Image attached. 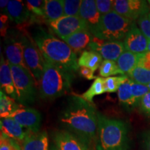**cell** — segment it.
<instances>
[{
  "mask_svg": "<svg viewBox=\"0 0 150 150\" xmlns=\"http://www.w3.org/2000/svg\"><path fill=\"white\" fill-rule=\"evenodd\" d=\"M74 73L45 59L44 70L40 79V97L54 100L70 91L74 80Z\"/></svg>",
  "mask_w": 150,
  "mask_h": 150,
  "instance_id": "277c9868",
  "label": "cell"
},
{
  "mask_svg": "<svg viewBox=\"0 0 150 150\" xmlns=\"http://www.w3.org/2000/svg\"><path fill=\"white\" fill-rule=\"evenodd\" d=\"M95 3L101 16L113 11L114 1L112 0H96Z\"/></svg>",
  "mask_w": 150,
  "mask_h": 150,
  "instance_id": "836d02e7",
  "label": "cell"
},
{
  "mask_svg": "<svg viewBox=\"0 0 150 150\" xmlns=\"http://www.w3.org/2000/svg\"><path fill=\"white\" fill-rule=\"evenodd\" d=\"M126 51L134 54H146L148 52V39L136 25L131 28L124 39Z\"/></svg>",
  "mask_w": 150,
  "mask_h": 150,
  "instance_id": "4fadbf2b",
  "label": "cell"
},
{
  "mask_svg": "<svg viewBox=\"0 0 150 150\" xmlns=\"http://www.w3.org/2000/svg\"><path fill=\"white\" fill-rule=\"evenodd\" d=\"M32 38L44 59L72 73L79 70L76 54L64 41L40 27L33 31Z\"/></svg>",
  "mask_w": 150,
  "mask_h": 150,
  "instance_id": "7a4b0ae2",
  "label": "cell"
},
{
  "mask_svg": "<svg viewBox=\"0 0 150 150\" xmlns=\"http://www.w3.org/2000/svg\"><path fill=\"white\" fill-rule=\"evenodd\" d=\"M54 141L60 150H96L95 142L67 130L56 131Z\"/></svg>",
  "mask_w": 150,
  "mask_h": 150,
  "instance_id": "ba28073f",
  "label": "cell"
},
{
  "mask_svg": "<svg viewBox=\"0 0 150 150\" xmlns=\"http://www.w3.org/2000/svg\"><path fill=\"white\" fill-rule=\"evenodd\" d=\"M126 75L110 76L105 79V91L106 93H115L118 91L120 86L128 80Z\"/></svg>",
  "mask_w": 150,
  "mask_h": 150,
  "instance_id": "f1b7e54d",
  "label": "cell"
},
{
  "mask_svg": "<svg viewBox=\"0 0 150 150\" xmlns=\"http://www.w3.org/2000/svg\"><path fill=\"white\" fill-rule=\"evenodd\" d=\"M24 59L26 65L37 82H40L44 70L45 59L33 40L28 35H22Z\"/></svg>",
  "mask_w": 150,
  "mask_h": 150,
  "instance_id": "52a82bcc",
  "label": "cell"
},
{
  "mask_svg": "<svg viewBox=\"0 0 150 150\" xmlns=\"http://www.w3.org/2000/svg\"><path fill=\"white\" fill-rule=\"evenodd\" d=\"M106 93L105 91V79L103 77H96L91 88L86 91L81 97L87 102L93 103L94 97L96 95H102Z\"/></svg>",
  "mask_w": 150,
  "mask_h": 150,
  "instance_id": "d4e9b609",
  "label": "cell"
},
{
  "mask_svg": "<svg viewBox=\"0 0 150 150\" xmlns=\"http://www.w3.org/2000/svg\"><path fill=\"white\" fill-rule=\"evenodd\" d=\"M131 89L133 96H134L135 100L136 101L137 103H139L142 97L145 96L146 94L150 92L148 86L136 83V82H134L133 81H131Z\"/></svg>",
  "mask_w": 150,
  "mask_h": 150,
  "instance_id": "d6a6232c",
  "label": "cell"
},
{
  "mask_svg": "<svg viewBox=\"0 0 150 150\" xmlns=\"http://www.w3.org/2000/svg\"><path fill=\"white\" fill-rule=\"evenodd\" d=\"M0 128L1 133L18 142H23L29 134L27 129L24 128L12 117L1 118Z\"/></svg>",
  "mask_w": 150,
  "mask_h": 150,
  "instance_id": "9a60e30c",
  "label": "cell"
},
{
  "mask_svg": "<svg viewBox=\"0 0 150 150\" xmlns=\"http://www.w3.org/2000/svg\"><path fill=\"white\" fill-rule=\"evenodd\" d=\"M140 108L145 114L150 115V92L142 97L139 102Z\"/></svg>",
  "mask_w": 150,
  "mask_h": 150,
  "instance_id": "d590c367",
  "label": "cell"
},
{
  "mask_svg": "<svg viewBox=\"0 0 150 150\" xmlns=\"http://www.w3.org/2000/svg\"><path fill=\"white\" fill-rule=\"evenodd\" d=\"M119 74L125 75L118 67L116 61H110V60H104L102 61L99 67V75L102 77L108 78L111 76L112 75Z\"/></svg>",
  "mask_w": 150,
  "mask_h": 150,
  "instance_id": "83f0119b",
  "label": "cell"
},
{
  "mask_svg": "<svg viewBox=\"0 0 150 150\" xmlns=\"http://www.w3.org/2000/svg\"><path fill=\"white\" fill-rule=\"evenodd\" d=\"M28 9L38 16L45 17V1L42 0H27L25 1Z\"/></svg>",
  "mask_w": 150,
  "mask_h": 150,
  "instance_id": "1f68e13d",
  "label": "cell"
},
{
  "mask_svg": "<svg viewBox=\"0 0 150 150\" xmlns=\"http://www.w3.org/2000/svg\"><path fill=\"white\" fill-rule=\"evenodd\" d=\"M30 12L26 3L22 1H9L7 16L11 21L22 24L27 21L30 16Z\"/></svg>",
  "mask_w": 150,
  "mask_h": 150,
  "instance_id": "ffe728a7",
  "label": "cell"
},
{
  "mask_svg": "<svg viewBox=\"0 0 150 150\" xmlns=\"http://www.w3.org/2000/svg\"><path fill=\"white\" fill-rule=\"evenodd\" d=\"M79 72L81 76H83L85 79H87L88 80H92L95 78V75H94V72L91 70V69L88 68L86 67H81L79 69ZM96 79V78H95Z\"/></svg>",
  "mask_w": 150,
  "mask_h": 150,
  "instance_id": "8d00e7d4",
  "label": "cell"
},
{
  "mask_svg": "<svg viewBox=\"0 0 150 150\" xmlns=\"http://www.w3.org/2000/svg\"><path fill=\"white\" fill-rule=\"evenodd\" d=\"M22 150H50L49 137L46 131L33 133L29 131L22 142Z\"/></svg>",
  "mask_w": 150,
  "mask_h": 150,
  "instance_id": "ac0fdd59",
  "label": "cell"
},
{
  "mask_svg": "<svg viewBox=\"0 0 150 150\" xmlns=\"http://www.w3.org/2000/svg\"><path fill=\"white\" fill-rule=\"evenodd\" d=\"M113 11L134 21L150 12L149 3L144 0H115Z\"/></svg>",
  "mask_w": 150,
  "mask_h": 150,
  "instance_id": "30bf717a",
  "label": "cell"
},
{
  "mask_svg": "<svg viewBox=\"0 0 150 150\" xmlns=\"http://www.w3.org/2000/svg\"><path fill=\"white\" fill-rule=\"evenodd\" d=\"M21 104H18L15 99L8 96L2 90L0 91V115L1 118L8 117L13 112L21 108Z\"/></svg>",
  "mask_w": 150,
  "mask_h": 150,
  "instance_id": "cb8c5ba5",
  "label": "cell"
},
{
  "mask_svg": "<svg viewBox=\"0 0 150 150\" xmlns=\"http://www.w3.org/2000/svg\"><path fill=\"white\" fill-rule=\"evenodd\" d=\"M143 147L145 150H150V131L143 136Z\"/></svg>",
  "mask_w": 150,
  "mask_h": 150,
  "instance_id": "f35d334b",
  "label": "cell"
},
{
  "mask_svg": "<svg viewBox=\"0 0 150 150\" xmlns=\"http://www.w3.org/2000/svg\"><path fill=\"white\" fill-rule=\"evenodd\" d=\"M96 150H129V127L122 120L110 118L98 112Z\"/></svg>",
  "mask_w": 150,
  "mask_h": 150,
  "instance_id": "3957f363",
  "label": "cell"
},
{
  "mask_svg": "<svg viewBox=\"0 0 150 150\" xmlns=\"http://www.w3.org/2000/svg\"><path fill=\"white\" fill-rule=\"evenodd\" d=\"M94 38L93 35L88 29H84L66 38L63 41L66 42L75 53H78L88 47Z\"/></svg>",
  "mask_w": 150,
  "mask_h": 150,
  "instance_id": "d6986e66",
  "label": "cell"
},
{
  "mask_svg": "<svg viewBox=\"0 0 150 150\" xmlns=\"http://www.w3.org/2000/svg\"><path fill=\"white\" fill-rule=\"evenodd\" d=\"M61 125L67 130L96 142L98 134V112L93 103L73 95L59 115Z\"/></svg>",
  "mask_w": 150,
  "mask_h": 150,
  "instance_id": "6da1fadb",
  "label": "cell"
},
{
  "mask_svg": "<svg viewBox=\"0 0 150 150\" xmlns=\"http://www.w3.org/2000/svg\"><path fill=\"white\" fill-rule=\"evenodd\" d=\"M48 24L53 32L63 40L78 31L88 29L86 22L79 16H63Z\"/></svg>",
  "mask_w": 150,
  "mask_h": 150,
  "instance_id": "9c48e42d",
  "label": "cell"
},
{
  "mask_svg": "<svg viewBox=\"0 0 150 150\" xmlns=\"http://www.w3.org/2000/svg\"><path fill=\"white\" fill-rule=\"evenodd\" d=\"M102 63V56L98 52L95 51L85 50L81 54L78 60L79 67H86L91 69L94 72Z\"/></svg>",
  "mask_w": 150,
  "mask_h": 150,
  "instance_id": "603a6c76",
  "label": "cell"
},
{
  "mask_svg": "<svg viewBox=\"0 0 150 150\" xmlns=\"http://www.w3.org/2000/svg\"><path fill=\"white\" fill-rule=\"evenodd\" d=\"M83 0H63L65 16H77Z\"/></svg>",
  "mask_w": 150,
  "mask_h": 150,
  "instance_id": "f546056e",
  "label": "cell"
},
{
  "mask_svg": "<svg viewBox=\"0 0 150 150\" xmlns=\"http://www.w3.org/2000/svg\"><path fill=\"white\" fill-rule=\"evenodd\" d=\"M17 95V101L24 106H29L36 99L35 79L28 68L9 63Z\"/></svg>",
  "mask_w": 150,
  "mask_h": 150,
  "instance_id": "8992f818",
  "label": "cell"
},
{
  "mask_svg": "<svg viewBox=\"0 0 150 150\" xmlns=\"http://www.w3.org/2000/svg\"><path fill=\"white\" fill-rule=\"evenodd\" d=\"M0 83L1 90L6 94L9 95L15 100H17V95L13 83L12 72L9 63L6 61L2 56H1V63H0Z\"/></svg>",
  "mask_w": 150,
  "mask_h": 150,
  "instance_id": "e0dca14e",
  "label": "cell"
},
{
  "mask_svg": "<svg viewBox=\"0 0 150 150\" xmlns=\"http://www.w3.org/2000/svg\"><path fill=\"white\" fill-rule=\"evenodd\" d=\"M65 16L63 0H45V19L48 23Z\"/></svg>",
  "mask_w": 150,
  "mask_h": 150,
  "instance_id": "7402d4cb",
  "label": "cell"
},
{
  "mask_svg": "<svg viewBox=\"0 0 150 150\" xmlns=\"http://www.w3.org/2000/svg\"><path fill=\"white\" fill-rule=\"evenodd\" d=\"M148 52H150V39H148Z\"/></svg>",
  "mask_w": 150,
  "mask_h": 150,
  "instance_id": "b9f144b4",
  "label": "cell"
},
{
  "mask_svg": "<svg viewBox=\"0 0 150 150\" xmlns=\"http://www.w3.org/2000/svg\"><path fill=\"white\" fill-rule=\"evenodd\" d=\"M8 3L9 1H8V0H1V1H0V8H1V11H3V14L6 15V16Z\"/></svg>",
  "mask_w": 150,
  "mask_h": 150,
  "instance_id": "ab89813d",
  "label": "cell"
},
{
  "mask_svg": "<svg viewBox=\"0 0 150 150\" xmlns=\"http://www.w3.org/2000/svg\"><path fill=\"white\" fill-rule=\"evenodd\" d=\"M148 87H149V90H150V83L149 84V85H148Z\"/></svg>",
  "mask_w": 150,
  "mask_h": 150,
  "instance_id": "7bdbcfd3",
  "label": "cell"
},
{
  "mask_svg": "<svg viewBox=\"0 0 150 150\" xmlns=\"http://www.w3.org/2000/svg\"><path fill=\"white\" fill-rule=\"evenodd\" d=\"M8 17L6 15H1V20H0V28H1V34L2 36H5L6 33V29L8 27Z\"/></svg>",
  "mask_w": 150,
  "mask_h": 150,
  "instance_id": "74e56055",
  "label": "cell"
},
{
  "mask_svg": "<svg viewBox=\"0 0 150 150\" xmlns=\"http://www.w3.org/2000/svg\"><path fill=\"white\" fill-rule=\"evenodd\" d=\"M147 54V53H146ZM145 54H138L125 51L120 56L116 63L124 74H129L135 67L141 63Z\"/></svg>",
  "mask_w": 150,
  "mask_h": 150,
  "instance_id": "44dd1931",
  "label": "cell"
},
{
  "mask_svg": "<svg viewBox=\"0 0 150 150\" xmlns=\"http://www.w3.org/2000/svg\"><path fill=\"white\" fill-rule=\"evenodd\" d=\"M79 16L86 22L91 32L97 27L101 18V15L97 10L96 3L94 0L82 1Z\"/></svg>",
  "mask_w": 150,
  "mask_h": 150,
  "instance_id": "2e32d148",
  "label": "cell"
},
{
  "mask_svg": "<svg viewBox=\"0 0 150 150\" xmlns=\"http://www.w3.org/2000/svg\"><path fill=\"white\" fill-rule=\"evenodd\" d=\"M50 150H60V149L58 148V147L55 145V144H53V145H52L51 147H50Z\"/></svg>",
  "mask_w": 150,
  "mask_h": 150,
  "instance_id": "60d3db41",
  "label": "cell"
},
{
  "mask_svg": "<svg viewBox=\"0 0 150 150\" xmlns=\"http://www.w3.org/2000/svg\"><path fill=\"white\" fill-rule=\"evenodd\" d=\"M131 80L128 79L120 86L117 91L120 102L126 106H134L137 104L131 93Z\"/></svg>",
  "mask_w": 150,
  "mask_h": 150,
  "instance_id": "484cf974",
  "label": "cell"
},
{
  "mask_svg": "<svg viewBox=\"0 0 150 150\" xmlns=\"http://www.w3.org/2000/svg\"><path fill=\"white\" fill-rule=\"evenodd\" d=\"M8 117H12L24 128L33 133L39 132L42 117L40 112L32 108H20Z\"/></svg>",
  "mask_w": 150,
  "mask_h": 150,
  "instance_id": "7c38bea8",
  "label": "cell"
},
{
  "mask_svg": "<svg viewBox=\"0 0 150 150\" xmlns=\"http://www.w3.org/2000/svg\"><path fill=\"white\" fill-rule=\"evenodd\" d=\"M102 41L104 40L94 37L88 48L91 51L98 52L105 60L117 61L123 52L126 51L124 42L121 41Z\"/></svg>",
  "mask_w": 150,
  "mask_h": 150,
  "instance_id": "8fae6325",
  "label": "cell"
},
{
  "mask_svg": "<svg viewBox=\"0 0 150 150\" xmlns=\"http://www.w3.org/2000/svg\"><path fill=\"white\" fill-rule=\"evenodd\" d=\"M5 53L9 63L28 68L24 59V50L21 40L13 36H8L5 40Z\"/></svg>",
  "mask_w": 150,
  "mask_h": 150,
  "instance_id": "5bb4252c",
  "label": "cell"
},
{
  "mask_svg": "<svg viewBox=\"0 0 150 150\" xmlns=\"http://www.w3.org/2000/svg\"><path fill=\"white\" fill-rule=\"evenodd\" d=\"M131 80L136 83L148 86L150 83V69L138 65L128 74Z\"/></svg>",
  "mask_w": 150,
  "mask_h": 150,
  "instance_id": "4316f807",
  "label": "cell"
},
{
  "mask_svg": "<svg viewBox=\"0 0 150 150\" xmlns=\"http://www.w3.org/2000/svg\"><path fill=\"white\" fill-rule=\"evenodd\" d=\"M138 24L142 33L147 39H150V12L140 17L138 20Z\"/></svg>",
  "mask_w": 150,
  "mask_h": 150,
  "instance_id": "e575fe53",
  "label": "cell"
},
{
  "mask_svg": "<svg viewBox=\"0 0 150 150\" xmlns=\"http://www.w3.org/2000/svg\"><path fill=\"white\" fill-rule=\"evenodd\" d=\"M135 25L134 21L113 11L101 16L98 25L91 33L94 37L104 41H120Z\"/></svg>",
  "mask_w": 150,
  "mask_h": 150,
  "instance_id": "5b68a950",
  "label": "cell"
},
{
  "mask_svg": "<svg viewBox=\"0 0 150 150\" xmlns=\"http://www.w3.org/2000/svg\"><path fill=\"white\" fill-rule=\"evenodd\" d=\"M0 150H22V147L18 141L1 133Z\"/></svg>",
  "mask_w": 150,
  "mask_h": 150,
  "instance_id": "4dcf8cb0",
  "label": "cell"
}]
</instances>
